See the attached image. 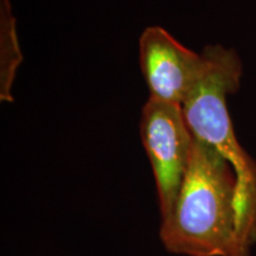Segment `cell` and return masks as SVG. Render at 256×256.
<instances>
[{
    "instance_id": "obj_1",
    "label": "cell",
    "mask_w": 256,
    "mask_h": 256,
    "mask_svg": "<svg viewBox=\"0 0 256 256\" xmlns=\"http://www.w3.org/2000/svg\"><path fill=\"white\" fill-rule=\"evenodd\" d=\"M159 235L172 254L241 256L238 177L228 160L196 138L174 209L162 220Z\"/></svg>"
},
{
    "instance_id": "obj_2",
    "label": "cell",
    "mask_w": 256,
    "mask_h": 256,
    "mask_svg": "<svg viewBox=\"0 0 256 256\" xmlns=\"http://www.w3.org/2000/svg\"><path fill=\"white\" fill-rule=\"evenodd\" d=\"M206 66L185 98L184 118L196 139L215 148L238 177L240 254L248 256L256 238V162L240 145L226 107V96L240 87L242 62L220 44L203 50Z\"/></svg>"
},
{
    "instance_id": "obj_3",
    "label": "cell",
    "mask_w": 256,
    "mask_h": 256,
    "mask_svg": "<svg viewBox=\"0 0 256 256\" xmlns=\"http://www.w3.org/2000/svg\"><path fill=\"white\" fill-rule=\"evenodd\" d=\"M140 134L154 174L162 220L171 214L186 172L194 136L180 104L150 98L144 106Z\"/></svg>"
},
{
    "instance_id": "obj_4",
    "label": "cell",
    "mask_w": 256,
    "mask_h": 256,
    "mask_svg": "<svg viewBox=\"0 0 256 256\" xmlns=\"http://www.w3.org/2000/svg\"><path fill=\"white\" fill-rule=\"evenodd\" d=\"M139 62L150 98L182 106L203 72L206 57L153 25L140 36Z\"/></svg>"
},
{
    "instance_id": "obj_5",
    "label": "cell",
    "mask_w": 256,
    "mask_h": 256,
    "mask_svg": "<svg viewBox=\"0 0 256 256\" xmlns=\"http://www.w3.org/2000/svg\"><path fill=\"white\" fill-rule=\"evenodd\" d=\"M23 60L11 0H0V100L14 101L12 84Z\"/></svg>"
}]
</instances>
